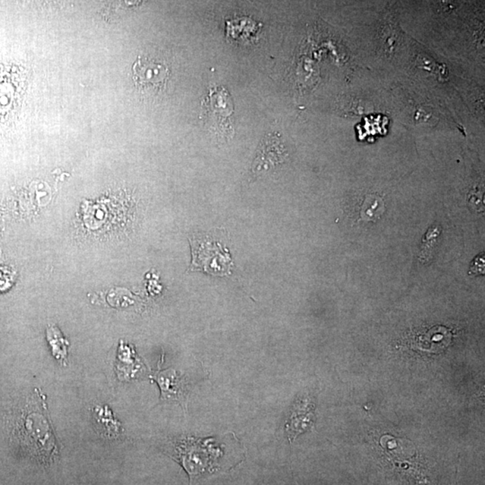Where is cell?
Masks as SVG:
<instances>
[{
	"label": "cell",
	"mask_w": 485,
	"mask_h": 485,
	"mask_svg": "<svg viewBox=\"0 0 485 485\" xmlns=\"http://www.w3.org/2000/svg\"><path fill=\"white\" fill-rule=\"evenodd\" d=\"M132 72L135 85L143 90L162 89L170 73L166 65L144 57H138Z\"/></svg>",
	"instance_id": "cell-3"
},
{
	"label": "cell",
	"mask_w": 485,
	"mask_h": 485,
	"mask_svg": "<svg viewBox=\"0 0 485 485\" xmlns=\"http://www.w3.org/2000/svg\"><path fill=\"white\" fill-rule=\"evenodd\" d=\"M191 270H200L216 276H228L231 274L233 263L228 251L222 248L219 243L205 240L191 242Z\"/></svg>",
	"instance_id": "cell-2"
},
{
	"label": "cell",
	"mask_w": 485,
	"mask_h": 485,
	"mask_svg": "<svg viewBox=\"0 0 485 485\" xmlns=\"http://www.w3.org/2000/svg\"><path fill=\"white\" fill-rule=\"evenodd\" d=\"M383 201L379 197L370 195L364 201L363 207H362V214L366 216L367 218L375 217V214H376L377 212H379L381 208H383Z\"/></svg>",
	"instance_id": "cell-9"
},
{
	"label": "cell",
	"mask_w": 485,
	"mask_h": 485,
	"mask_svg": "<svg viewBox=\"0 0 485 485\" xmlns=\"http://www.w3.org/2000/svg\"><path fill=\"white\" fill-rule=\"evenodd\" d=\"M47 339L52 346V354L61 363L67 362L68 342L56 326H50L47 330Z\"/></svg>",
	"instance_id": "cell-8"
},
{
	"label": "cell",
	"mask_w": 485,
	"mask_h": 485,
	"mask_svg": "<svg viewBox=\"0 0 485 485\" xmlns=\"http://www.w3.org/2000/svg\"><path fill=\"white\" fill-rule=\"evenodd\" d=\"M94 426L99 435L107 440L119 439L124 433L121 423L116 419L111 408L106 405L94 406L91 410Z\"/></svg>",
	"instance_id": "cell-6"
},
{
	"label": "cell",
	"mask_w": 485,
	"mask_h": 485,
	"mask_svg": "<svg viewBox=\"0 0 485 485\" xmlns=\"http://www.w3.org/2000/svg\"><path fill=\"white\" fill-rule=\"evenodd\" d=\"M276 147L272 141H263L254 163L253 172L255 174L266 171L280 161L278 149Z\"/></svg>",
	"instance_id": "cell-7"
},
{
	"label": "cell",
	"mask_w": 485,
	"mask_h": 485,
	"mask_svg": "<svg viewBox=\"0 0 485 485\" xmlns=\"http://www.w3.org/2000/svg\"><path fill=\"white\" fill-rule=\"evenodd\" d=\"M314 404L310 400H299L293 406L289 420L287 421L286 431L289 440L293 442L299 434L305 433L313 424Z\"/></svg>",
	"instance_id": "cell-5"
},
{
	"label": "cell",
	"mask_w": 485,
	"mask_h": 485,
	"mask_svg": "<svg viewBox=\"0 0 485 485\" xmlns=\"http://www.w3.org/2000/svg\"><path fill=\"white\" fill-rule=\"evenodd\" d=\"M151 379L159 385L161 401L175 402L187 408L189 386L184 377L174 370L154 371Z\"/></svg>",
	"instance_id": "cell-4"
},
{
	"label": "cell",
	"mask_w": 485,
	"mask_h": 485,
	"mask_svg": "<svg viewBox=\"0 0 485 485\" xmlns=\"http://www.w3.org/2000/svg\"><path fill=\"white\" fill-rule=\"evenodd\" d=\"M15 434L31 455L43 463L53 461L59 447L50 424L45 396L41 390L28 401L15 425Z\"/></svg>",
	"instance_id": "cell-1"
}]
</instances>
